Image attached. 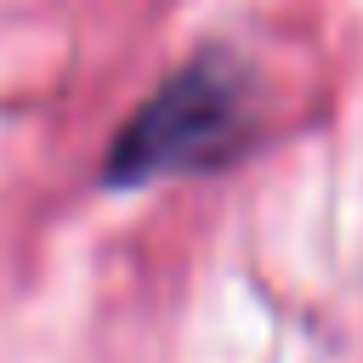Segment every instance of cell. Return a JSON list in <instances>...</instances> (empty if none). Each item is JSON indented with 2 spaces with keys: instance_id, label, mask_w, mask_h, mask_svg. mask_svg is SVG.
Instances as JSON below:
<instances>
[{
  "instance_id": "obj_1",
  "label": "cell",
  "mask_w": 363,
  "mask_h": 363,
  "mask_svg": "<svg viewBox=\"0 0 363 363\" xmlns=\"http://www.w3.org/2000/svg\"><path fill=\"white\" fill-rule=\"evenodd\" d=\"M250 136V74L227 51L187 57L153 96L113 130L102 153V187H147L159 176L210 170Z\"/></svg>"
}]
</instances>
